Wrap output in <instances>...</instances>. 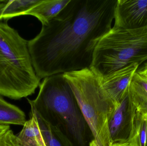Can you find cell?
Instances as JSON below:
<instances>
[{
  "mask_svg": "<svg viewBox=\"0 0 147 146\" xmlns=\"http://www.w3.org/2000/svg\"><path fill=\"white\" fill-rule=\"evenodd\" d=\"M63 75L72 89L94 139L99 146H111L108 119L114 105L105 97L97 76L90 68Z\"/></svg>",
  "mask_w": 147,
  "mask_h": 146,
  "instance_id": "5",
  "label": "cell"
},
{
  "mask_svg": "<svg viewBox=\"0 0 147 146\" xmlns=\"http://www.w3.org/2000/svg\"><path fill=\"white\" fill-rule=\"evenodd\" d=\"M37 97L27 99L31 109L60 129L78 146H86L88 125L63 74L45 78Z\"/></svg>",
  "mask_w": 147,
  "mask_h": 146,
  "instance_id": "2",
  "label": "cell"
},
{
  "mask_svg": "<svg viewBox=\"0 0 147 146\" xmlns=\"http://www.w3.org/2000/svg\"><path fill=\"white\" fill-rule=\"evenodd\" d=\"M3 1H4V0H0V5L2 3Z\"/></svg>",
  "mask_w": 147,
  "mask_h": 146,
  "instance_id": "21",
  "label": "cell"
},
{
  "mask_svg": "<svg viewBox=\"0 0 147 146\" xmlns=\"http://www.w3.org/2000/svg\"><path fill=\"white\" fill-rule=\"evenodd\" d=\"M36 116L47 146H74L72 141L60 129L36 113Z\"/></svg>",
  "mask_w": 147,
  "mask_h": 146,
  "instance_id": "11",
  "label": "cell"
},
{
  "mask_svg": "<svg viewBox=\"0 0 147 146\" xmlns=\"http://www.w3.org/2000/svg\"><path fill=\"white\" fill-rule=\"evenodd\" d=\"M117 0H71L28 46L41 79L90 68L97 45L111 28Z\"/></svg>",
  "mask_w": 147,
  "mask_h": 146,
  "instance_id": "1",
  "label": "cell"
},
{
  "mask_svg": "<svg viewBox=\"0 0 147 146\" xmlns=\"http://www.w3.org/2000/svg\"><path fill=\"white\" fill-rule=\"evenodd\" d=\"M26 121V115L22 111L0 97V125L23 126Z\"/></svg>",
  "mask_w": 147,
  "mask_h": 146,
  "instance_id": "14",
  "label": "cell"
},
{
  "mask_svg": "<svg viewBox=\"0 0 147 146\" xmlns=\"http://www.w3.org/2000/svg\"><path fill=\"white\" fill-rule=\"evenodd\" d=\"M129 93L136 111L147 115V80L135 72L129 86Z\"/></svg>",
  "mask_w": 147,
  "mask_h": 146,
  "instance_id": "12",
  "label": "cell"
},
{
  "mask_svg": "<svg viewBox=\"0 0 147 146\" xmlns=\"http://www.w3.org/2000/svg\"><path fill=\"white\" fill-rule=\"evenodd\" d=\"M139 67L138 64H132L102 78L98 77L103 93L111 104L119 103L124 97Z\"/></svg>",
  "mask_w": 147,
  "mask_h": 146,
  "instance_id": "8",
  "label": "cell"
},
{
  "mask_svg": "<svg viewBox=\"0 0 147 146\" xmlns=\"http://www.w3.org/2000/svg\"><path fill=\"white\" fill-rule=\"evenodd\" d=\"M89 146H99L96 141L93 139L89 143Z\"/></svg>",
  "mask_w": 147,
  "mask_h": 146,
  "instance_id": "20",
  "label": "cell"
},
{
  "mask_svg": "<svg viewBox=\"0 0 147 146\" xmlns=\"http://www.w3.org/2000/svg\"><path fill=\"white\" fill-rule=\"evenodd\" d=\"M40 0H4L0 5V21L24 15Z\"/></svg>",
  "mask_w": 147,
  "mask_h": 146,
  "instance_id": "13",
  "label": "cell"
},
{
  "mask_svg": "<svg viewBox=\"0 0 147 146\" xmlns=\"http://www.w3.org/2000/svg\"><path fill=\"white\" fill-rule=\"evenodd\" d=\"M147 135V115H141L137 112L129 142L134 146H146Z\"/></svg>",
  "mask_w": 147,
  "mask_h": 146,
  "instance_id": "15",
  "label": "cell"
},
{
  "mask_svg": "<svg viewBox=\"0 0 147 146\" xmlns=\"http://www.w3.org/2000/svg\"><path fill=\"white\" fill-rule=\"evenodd\" d=\"M147 62V26L125 29L113 27L95 48L90 69L102 78L132 64Z\"/></svg>",
  "mask_w": 147,
  "mask_h": 146,
  "instance_id": "4",
  "label": "cell"
},
{
  "mask_svg": "<svg viewBox=\"0 0 147 146\" xmlns=\"http://www.w3.org/2000/svg\"><path fill=\"white\" fill-rule=\"evenodd\" d=\"M28 41L7 23L0 21V95L20 99L40 85L33 67Z\"/></svg>",
  "mask_w": 147,
  "mask_h": 146,
  "instance_id": "3",
  "label": "cell"
},
{
  "mask_svg": "<svg viewBox=\"0 0 147 146\" xmlns=\"http://www.w3.org/2000/svg\"><path fill=\"white\" fill-rule=\"evenodd\" d=\"M0 146H20L13 131L9 130L0 141Z\"/></svg>",
  "mask_w": 147,
  "mask_h": 146,
  "instance_id": "16",
  "label": "cell"
},
{
  "mask_svg": "<svg viewBox=\"0 0 147 146\" xmlns=\"http://www.w3.org/2000/svg\"><path fill=\"white\" fill-rule=\"evenodd\" d=\"M9 130L10 127L8 125H0V141Z\"/></svg>",
  "mask_w": 147,
  "mask_h": 146,
  "instance_id": "18",
  "label": "cell"
},
{
  "mask_svg": "<svg viewBox=\"0 0 147 146\" xmlns=\"http://www.w3.org/2000/svg\"><path fill=\"white\" fill-rule=\"evenodd\" d=\"M136 112L129 96V88L124 97L114 105L108 116V129L112 145L129 142Z\"/></svg>",
  "mask_w": 147,
  "mask_h": 146,
  "instance_id": "6",
  "label": "cell"
},
{
  "mask_svg": "<svg viewBox=\"0 0 147 146\" xmlns=\"http://www.w3.org/2000/svg\"><path fill=\"white\" fill-rule=\"evenodd\" d=\"M136 72L143 79L147 80V62L145 63L140 68L137 69Z\"/></svg>",
  "mask_w": 147,
  "mask_h": 146,
  "instance_id": "17",
  "label": "cell"
},
{
  "mask_svg": "<svg viewBox=\"0 0 147 146\" xmlns=\"http://www.w3.org/2000/svg\"><path fill=\"white\" fill-rule=\"evenodd\" d=\"M146 146H147V135L146 142Z\"/></svg>",
  "mask_w": 147,
  "mask_h": 146,
  "instance_id": "22",
  "label": "cell"
},
{
  "mask_svg": "<svg viewBox=\"0 0 147 146\" xmlns=\"http://www.w3.org/2000/svg\"><path fill=\"white\" fill-rule=\"evenodd\" d=\"M16 135L21 146H47L35 112L31 110V117Z\"/></svg>",
  "mask_w": 147,
  "mask_h": 146,
  "instance_id": "10",
  "label": "cell"
},
{
  "mask_svg": "<svg viewBox=\"0 0 147 146\" xmlns=\"http://www.w3.org/2000/svg\"><path fill=\"white\" fill-rule=\"evenodd\" d=\"M70 1L40 0L24 15L34 16L41 22L42 25H46L57 15Z\"/></svg>",
  "mask_w": 147,
  "mask_h": 146,
  "instance_id": "9",
  "label": "cell"
},
{
  "mask_svg": "<svg viewBox=\"0 0 147 146\" xmlns=\"http://www.w3.org/2000/svg\"><path fill=\"white\" fill-rule=\"evenodd\" d=\"M114 27L138 29L147 26V0H117Z\"/></svg>",
  "mask_w": 147,
  "mask_h": 146,
  "instance_id": "7",
  "label": "cell"
},
{
  "mask_svg": "<svg viewBox=\"0 0 147 146\" xmlns=\"http://www.w3.org/2000/svg\"><path fill=\"white\" fill-rule=\"evenodd\" d=\"M111 146H134L130 142H128L126 143H117V144H114L111 145Z\"/></svg>",
  "mask_w": 147,
  "mask_h": 146,
  "instance_id": "19",
  "label": "cell"
}]
</instances>
